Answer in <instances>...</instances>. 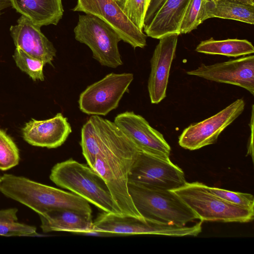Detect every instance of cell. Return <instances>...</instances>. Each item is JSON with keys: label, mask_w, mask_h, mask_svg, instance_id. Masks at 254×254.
<instances>
[{"label": "cell", "mask_w": 254, "mask_h": 254, "mask_svg": "<svg viewBox=\"0 0 254 254\" xmlns=\"http://www.w3.org/2000/svg\"><path fill=\"white\" fill-rule=\"evenodd\" d=\"M90 119L97 130L100 142L92 168L107 184L116 213L142 218L128 188L129 171L139 149L114 122L96 115Z\"/></svg>", "instance_id": "cell-1"}, {"label": "cell", "mask_w": 254, "mask_h": 254, "mask_svg": "<svg viewBox=\"0 0 254 254\" xmlns=\"http://www.w3.org/2000/svg\"><path fill=\"white\" fill-rule=\"evenodd\" d=\"M147 8L146 0H125L122 9L129 20L142 31Z\"/></svg>", "instance_id": "cell-28"}, {"label": "cell", "mask_w": 254, "mask_h": 254, "mask_svg": "<svg viewBox=\"0 0 254 254\" xmlns=\"http://www.w3.org/2000/svg\"><path fill=\"white\" fill-rule=\"evenodd\" d=\"M193 212L200 221L246 223L254 219V209L229 203L209 191L206 185L188 183L172 190Z\"/></svg>", "instance_id": "cell-5"}, {"label": "cell", "mask_w": 254, "mask_h": 254, "mask_svg": "<svg viewBox=\"0 0 254 254\" xmlns=\"http://www.w3.org/2000/svg\"><path fill=\"white\" fill-rule=\"evenodd\" d=\"M179 36L173 34L161 38L154 50L147 83L152 104H158L166 97L170 71L175 57Z\"/></svg>", "instance_id": "cell-15"}, {"label": "cell", "mask_w": 254, "mask_h": 254, "mask_svg": "<svg viewBox=\"0 0 254 254\" xmlns=\"http://www.w3.org/2000/svg\"><path fill=\"white\" fill-rule=\"evenodd\" d=\"M19 149L6 132L0 128V170L6 171L19 162Z\"/></svg>", "instance_id": "cell-26"}, {"label": "cell", "mask_w": 254, "mask_h": 254, "mask_svg": "<svg viewBox=\"0 0 254 254\" xmlns=\"http://www.w3.org/2000/svg\"><path fill=\"white\" fill-rule=\"evenodd\" d=\"M114 122L140 150L170 159L171 147L159 131L141 116L132 111L118 114Z\"/></svg>", "instance_id": "cell-13"}, {"label": "cell", "mask_w": 254, "mask_h": 254, "mask_svg": "<svg viewBox=\"0 0 254 254\" xmlns=\"http://www.w3.org/2000/svg\"><path fill=\"white\" fill-rule=\"evenodd\" d=\"M0 192L30 208L39 215L59 208L92 212L90 203L79 195L22 176L9 174L1 175Z\"/></svg>", "instance_id": "cell-2"}, {"label": "cell", "mask_w": 254, "mask_h": 254, "mask_svg": "<svg viewBox=\"0 0 254 254\" xmlns=\"http://www.w3.org/2000/svg\"><path fill=\"white\" fill-rule=\"evenodd\" d=\"M1 175H0V180H1Z\"/></svg>", "instance_id": "cell-34"}, {"label": "cell", "mask_w": 254, "mask_h": 254, "mask_svg": "<svg viewBox=\"0 0 254 254\" xmlns=\"http://www.w3.org/2000/svg\"><path fill=\"white\" fill-rule=\"evenodd\" d=\"M16 208H9L0 210V236H33L38 234L34 226L27 225L18 221Z\"/></svg>", "instance_id": "cell-22"}, {"label": "cell", "mask_w": 254, "mask_h": 254, "mask_svg": "<svg viewBox=\"0 0 254 254\" xmlns=\"http://www.w3.org/2000/svg\"><path fill=\"white\" fill-rule=\"evenodd\" d=\"M190 0H151L144 19L147 36L159 39L176 34L180 35V26Z\"/></svg>", "instance_id": "cell-14"}, {"label": "cell", "mask_w": 254, "mask_h": 254, "mask_svg": "<svg viewBox=\"0 0 254 254\" xmlns=\"http://www.w3.org/2000/svg\"><path fill=\"white\" fill-rule=\"evenodd\" d=\"M11 6L10 0H0V11Z\"/></svg>", "instance_id": "cell-30"}, {"label": "cell", "mask_w": 254, "mask_h": 254, "mask_svg": "<svg viewBox=\"0 0 254 254\" xmlns=\"http://www.w3.org/2000/svg\"><path fill=\"white\" fill-rule=\"evenodd\" d=\"M24 140L38 147L56 148L61 146L71 132L67 118L59 113L45 120L31 119L22 128Z\"/></svg>", "instance_id": "cell-17"}, {"label": "cell", "mask_w": 254, "mask_h": 254, "mask_svg": "<svg viewBox=\"0 0 254 254\" xmlns=\"http://www.w3.org/2000/svg\"><path fill=\"white\" fill-rule=\"evenodd\" d=\"M207 1H214L219 0H207ZM232 0V1H235L240 2L241 3L248 4H251L254 5V0Z\"/></svg>", "instance_id": "cell-31"}, {"label": "cell", "mask_w": 254, "mask_h": 254, "mask_svg": "<svg viewBox=\"0 0 254 254\" xmlns=\"http://www.w3.org/2000/svg\"><path fill=\"white\" fill-rule=\"evenodd\" d=\"M147 0V7L148 6V4L149 2H150L151 0Z\"/></svg>", "instance_id": "cell-33"}, {"label": "cell", "mask_w": 254, "mask_h": 254, "mask_svg": "<svg viewBox=\"0 0 254 254\" xmlns=\"http://www.w3.org/2000/svg\"><path fill=\"white\" fill-rule=\"evenodd\" d=\"M13 58L16 66L33 80H44L43 68L46 64L42 60L34 58L22 50L16 48Z\"/></svg>", "instance_id": "cell-24"}, {"label": "cell", "mask_w": 254, "mask_h": 254, "mask_svg": "<svg viewBox=\"0 0 254 254\" xmlns=\"http://www.w3.org/2000/svg\"><path fill=\"white\" fill-rule=\"evenodd\" d=\"M251 128V137H250V140L249 144L248 153L250 154L253 157V132H254V105H252V116L250 124Z\"/></svg>", "instance_id": "cell-29"}, {"label": "cell", "mask_w": 254, "mask_h": 254, "mask_svg": "<svg viewBox=\"0 0 254 254\" xmlns=\"http://www.w3.org/2000/svg\"><path fill=\"white\" fill-rule=\"evenodd\" d=\"M205 20L217 17L254 24V5L229 0L207 1L205 6Z\"/></svg>", "instance_id": "cell-20"}, {"label": "cell", "mask_w": 254, "mask_h": 254, "mask_svg": "<svg viewBox=\"0 0 254 254\" xmlns=\"http://www.w3.org/2000/svg\"><path fill=\"white\" fill-rule=\"evenodd\" d=\"M128 182L159 190H173L186 183L183 171L170 159L139 149L128 175Z\"/></svg>", "instance_id": "cell-8"}, {"label": "cell", "mask_w": 254, "mask_h": 254, "mask_svg": "<svg viewBox=\"0 0 254 254\" xmlns=\"http://www.w3.org/2000/svg\"><path fill=\"white\" fill-rule=\"evenodd\" d=\"M195 51L208 55L237 58L253 54L254 47L251 42L246 39L217 40L211 38L201 41L196 46Z\"/></svg>", "instance_id": "cell-21"}, {"label": "cell", "mask_w": 254, "mask_h": 254, "mask_svg": "<svg viewBox=\"0 0 254 254\" xmlns=\"http://www.w3.org/2000/svg\"><path fill=\"white\" fill-rule=\"evenodd\" d=\"M44 233L67 231L75 233L93 232L92 213L69 208L52 210L39 215Z\"/></svg>", "instance_id": "cell-18"}, {"label": "cell", "mask_w": 254, "mask_h": 254, "mask_svg": "<svg viewBox=\"0 0 254 254\" xmlns=\"http://www.w3.org/2000/svg\"><path fill=\"white\" fill-rule=\"evenodd\" d=\"M11 6L34 24L57 25L62 18V0H10Z\"/></svg>", "instance_id": "cell-19"}, {"label": "cell", "mask_w": 254, "mask_h": 254, "mask_svg": "<svg viewBox=\"0 0 254 254\" xmlns=\"http://www.w3.org/2000/svg\"><path fill=\"white\" fill-rule=\"evenodd\" d=\"M100 137L97 130L89 118L82 127L80 142L82 152L88 166L93 167L100 151Z\"/></svg>", "instance_id": "cell-23"}, {"label": "cell", "mask_w": 254, "mask_h": 254, "mask_svg": "<svg viewBox=\"0 0 254 254\" xmlns=\"http://www.w3.org/2000/svg\"><path fill=\"white\" fill-rule=\"evenodd\" d=\"M50 179L57 186L79 195L103 212L116 213L107 184L89 166L70 158L55 165Z\"/></svg>", "instance_id": "cell-3"}, {"label": "cell", "mask_w": 254, "mask_h": 254, "mask_svg": "<svg viewBox=\"0 0 254 254\" xmlns=\"http://www.w3.org/2000/svg\"><path fill=\"white\" fill-rule=\"evenodd\" d=\"M128 188L136 208L145 218L178 226L197 219L172 190L152 189L129 182Z\"/></svg>", "instance_id": "cell-4"}, {"label": "cell", "mask_w": 254, "mask_h": 254, "mask_svg": "<svg viewBox=\"0 0 254 254\" xmlns=\"http://www.w3.org/2000/svg\"><path fill=\"white\" fill-rule=\"evenodd\" d=\"M201 225L200 221L192 226H178L144 217L103 212L93 221V232L125 235L195 236L201 232Z\"/></svg>", "instance_id": "cell-6"}, {"label": "cell", "mask_w": 254, "mask_h": 254, "mask_svg": "<svg viewBox=\"0 0 254 254\" xmlns=\"http://www.w3.org/2000/svg\"><path fill=\"white\" fill-rule=\"evenodd\" d=\"M207 190L221 199L232 204L254 209V197L250 193L232 191L206 185Z\"/></svg>", "instance_id": "cell-27"}, {"label": "cell", "mask_w": 254, "mask_h": 254, "mask_svg": "<svg viewBox=\"0 0 254 254\" xmlns=\"http://www.w3.org/2000/svg\"><path fill=\"white\" fill-rule=\"evenodd\" d=\"M73 32L75 39L90 49L93 58L101 65L116 68L123 64L118 48L121 38L100 18L89 14L79 15Z\"/></svg>", "instance_id": "cell-7"}, {"label": "cell", "mask_w": 254, "mask_h": 254, "mask_svg": "<svg viewBox=\"0 0 254 254\" xmlns=\"http://www.w3.org/2000/svg\"><path fill=\"white\" fill-rule=\"evenodd\" d=\"M133 80L131 73H111L88 86L78 100L80 111L87 115L105 116L116 109Z\"/></svg>", "instance_id": "cell-9"}, {"label": "cell", "mask_w": 254, "mask_h": 254, "mask_svg": "<svg viewBox=\"0 0 254 254\" xmlns=\"http://www.w3.org/2000/svg\"><path fill=\"white\" fill-rule=\"evenodd\" d=\"M72 10L100 18L112 27L122 40L134 49L146 46V35L129 20L115 0H77Z\"/></svg>", "instance_id": "cell-11"}, {"label": "cell", "mask_w": 254, "mask_h": 254, "mask_svg": "<svg viewBox=\"0 0 254 254\" xmlns=\"http://www.w3.org/2000/svg\"><path fill=\"white\" fill-rule=\"evenodd\" d=\"M186 73L219 83L230 84L242 88L254 95V56L253 55L206 65Z\"/></svg>", "instance_id": "cell-12"}, {"label": "cell", "mask_w": 254, "mask_h": 254, "mask_svg": "<svg viewBox=\"0 0 254 254\" xmlns=\"http://www.w3.org/2000/svg\"><path fill=\"white\" fill-rule=\"evenodd\" d=\"M207 1L190 0L181 24L180 34L191 32L205 20V6Z\"/></svg>", "instance_id": "cell-25"}, {"label": "cell", "mask_w": 254, "mask_h": 254, "mask_svg": "<svg viewBox=\"0 0 254 254\" xmlns=\"http://www.w3.org/2000/svg\"><path fill=\"white\" fill-rule=\"evenodd\" d=\"M245 107L244 99H238L214 115L191 124L180 135V146L194 150L215 143L220 133L242 114Z\"/></svg>", "instance_id": "cell-10"}, {"label": "cell", "mask_w": 254, "mask_h": 254, "mask_svg": "<svg viewBox=\"0 0 254 254\" xmlns=\"http://www.w3.org/2000/svg\"><path fill=\"white\" fill-rule=\"evenodd\" d=\"M118 4L119 5L123 8L124 4L125 2V0H115Z\"/></svg>", "instance_id": "cell-32"}, {"label": "cell", "mask_w": 254, "mask_h": 254, "mask_svg": "<svg viewBox=\"0 0 254 254\" xmlns=\"http://www.w3.org/2000/svg\"><path fill=\"white\" fill-rule=\"evenodd\" d=\"M40 28L21 15L17 20V24L11 26L9 30L16 48L43 61L45 64L53 65L57 51Z\"/></svg>", "instance_id": "cell-16"}]
</instances>
